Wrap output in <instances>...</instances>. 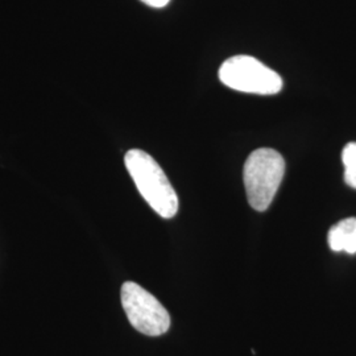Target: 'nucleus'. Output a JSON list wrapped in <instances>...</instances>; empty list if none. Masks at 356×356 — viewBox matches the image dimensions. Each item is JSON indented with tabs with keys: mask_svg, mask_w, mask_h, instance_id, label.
Listing matches in <instances>:
<instances>
[{
	"mask_svg": "<svg viewBox=\"0 0 356 356\" xmlns=\"http://www.w3.org/2000/svg\"><path fill=\"white\" fill-rule=\"evenodd\" d=\"M124 164L143 198L159 216L169 219L177 214V194L151 154L131 149L126 153Z\"/></svg>",
	"mask_w": 356,
	"mask_h": 356,
	"instance_id": "nucleus-1",
	"label": "nucleus"
},
{
	"mask_svg": "<svg viewBox=\"0 0 356 356\" xmlns=\"http://www.w3.org/2000/svg\"><path fill=\"white\" fill-rule=\"evenodd\" d=\"M285 175V160L272 148L251 153L243 168L247 198L256 211H266L272 204Z\"/></svg>",
	"mask_w": 356,
	"mask_h": 356,
	"instance_id": "nucleus-2",
	"label": "nucleus"
},
{
	"mask_svg": "<svg viewBox=\"0 0 356 356\" xmlns=\"http://www.w3.org/2000/svg\"><path fill=\"white\" fill-rule=\"evenodd\" d=\"M219 79L229 89L273 95L282 89L281 76L251 56H235L226 60L219 67Z\"/></svg>",
	"mask_w": 356,
	"mask_h": 356,
	"instance_id": "nucleus-3",
	"label": "nucleus"
},
{
	"mask_svg": "<svg viewBox=\"0 0 356 356\" xmlns=\"http://www.w3.org/2000/svg\"><path fill=\"white\" fill-rule=\"evenodd\" d=\"M122 306L134 329L148 335L160 337L170 327V316L163 304L139 284L127 281L120 291Z\"/></svg>",
	"mask_w": 356,
	"mask_h": 356,
	"instance_id": "nucleus-4",
	"label": "nucleus"
},
{
	"mask_svg": "<svg viewBox=\"0 0 356 356\" xmlns=\"http://www.w3.org/2000/svg\"><path fill=\"white\" fill-rule=\"evenodd\" d=\"M327 241L334 252L356 254V218H347L334 225Z\"/></svg>",
	"mask_w": 356,
	"mask_h": 356,
	"instance_id": "nucleus-5",
	"label": "nucleus"
},
{
	"mask_svg": "<svg viewBox=\"0 0 356 356\" xmlns=\"http://www.w3.org/2000/svg\"><path fill=\"white\" fill-rule=\"evenodd\" d=\"M344 169H356V143H348L342 152Z\"/></svg>",
	"mask_w": 356,
	"mask_h": 356,
	"instance_id": "nucleus-6",
	"label": "nucleus"
},
{
	"mask_svg": "<svg viewBox=\"0 0 356 356\" xmlns=\"http://www.w3.org/2000/svg\"><path fill=\"white\" fill-rule=\"evenodd\" d=\"M344 182L350 188L356 189V169H344Z\"/></svg>",
	"mask_w": 356,
	"mask_h": 356,
	"instance_id": "nucleus-7",
	"label": "nucleus"
},
{
	"mask_svg": "<svg viewBox=\"0 0 356 356\" xmlns=\"http://www.w3.org/2000/svg\"><path fill=\"white\" fill-rule=\"evenodd\" d=\"M143 3H145L147 6L153 7V8H163L169 4L170 0H141Z\"/></svg>",
	"mask_w": 356,
	"mask_h": 356,
	"instance_id": "nucleus-8",
	"label": "nucleus"
}]
</instances>
